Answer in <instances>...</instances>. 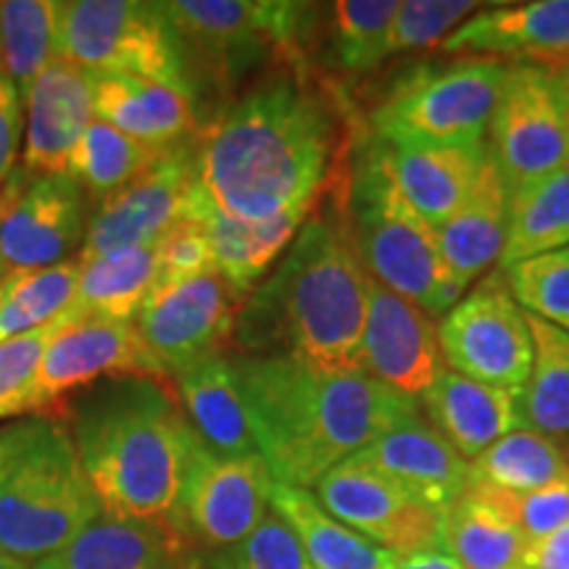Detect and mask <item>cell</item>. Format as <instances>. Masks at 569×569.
Returning a JSON list of instances; mask_svg holds the SVG:
<instances>
[{
  "label": "cell",
  "instance_id": "1",
  "mask_svg": "<svg viewBox=\"0 0 569 569\" xmlns=\"http://www.w3.org/2000/svg\"><path fill=\"white\" fill-rule=\"evenodd\" d=\"M338 151L332 103L298 74H274L227 106L196 140L198 184L219 211L261 222L315 209Z\"/></svg>",
  "mask_w": 569,
  "mask_h": 569
},
{
  "label": "cell",
  "instance_id": "2",
  "mask_svg": "<svg viewBox=\"0 0 569 569\" xmlns=\"http://www.w3.org/2000/svg\"><path fill=\"white\" fill-rule=\"evenodd\" d=\"M372 277L356 251L346 201L306 219L272 274L240 306L232 346L248 359L296 356L361 372Z\"/></svg>",
  "mask_w": 569,
  "mask_h": 569
},
{
  "label": "cell",
  "instance_id": "3",
  "mask_svg": "<svg viewBox=\"0 0 569 569\" xmlns=\"http://www.w3.org/2000/svg\"><path fill=\"white\" fill-rule=\"evenodd\" d=\"M259 457L274 482L315 488L375 438L419 415V401L365 372L325 369L296 356L234 359Z\"/></svg>",
  "mask_w": 569,
  "mask_h": 569
},
{
  "label": "cell",
  "instance_id": "4",
  "mask_svg": "<svg viewBox=\"0 0 569 569\" xmlns=\"http://www.w3.org/2000/svg\"><path fill=\"white\" fill-rule=\"evenodd\" d=\"M63 427L106 515L169 522L203 440L167 382H92L67 398Z\"/></svg>",
  "mask_w": 569,
  "mask_h": 569
},
{
  "label": "cell",
  "instance_id": "5",
  "mask_svg": "<svg viewBox=\"0 0 569 569\" xmlns=\"http://www.w3.org/2000/svg\"><path fill=\"white\" fill-rule=\"evenodd\" d=\"M346 213L361 264L375 282L432 319H443L461 301L465 290L448 274L438 230L401 196L375 142L356 167Z\"/></svg>",
  "mask_w": 569,
  "mask_h": 569
},
{
  "label": "cell",
  "instance_id": "6",
  "mask_svg": "<svg viewBox=\"0 0 569 569\" xmlns=\"http://www.w3.org/2000/svg\"><path fill=\"white\" fill-rule=\"evenodd\" d=\"M101 511L67 427L42 419L32 446L0 488V553L38 565Z\"/></svg>",
  "mask_w": 569,
  "mask_h": 569
},
{
  "label": "cell",
  "instance_id": "7",
  "mask_svg": "<svg viewBox=\"0 0 569 569\" xmlns=\"http://www.w3.org/2000/svg\"><path fill=\"white\" fill-rule=\"evenodd\" d=\"M59 59L90 74H124L172 84L198 98V80L163 3L71 0L61 3Z\"/></svg>",
  "mask_w": 569,
  "mask_h": 569
},
{
  "label": "cell",
  "instance_id": "8",
  "mask_svg": "<svg viewBox=\"0 0 569 569\" xmlns=\"http://www.w3.org/2000/svg\"><path fill=\"white\" fill-rule=\"evenodd\" d=\"M507 69L509 63L498 59H461L403 77L369 113L375 140L482 142Z\"/></svg>",
  "mask_w": 569,
  "mask_h": 569
},
{
  "label": "cell",
  "instance_id": "9",
  "mask_svg": "<svg viewBox=\"0 0 569 569\" xmlns=\"http://www.w3.org/2000/svg\"><path fill=\"white\" fill-rule=\"evenodd\" d=\"M190 67L232 88L269 56L296 46L311 6L277 0H172L163 3Z\"/></svg>",
  "mask_w": 569,
  "mask_h": 569
},
{
  "label": "cell",
  "instance_id": "10",
  "mask_svg": "<svg viewBox=\"0 0 569 569\" xmlns=\"http://www.w3.org/2000/svg\"><path fill=\"white\" fill-rule=\"evenodd\" d=\"M488 138L490 156L511 193L569 163L567 63H509Z\"/></svg>",
  "mask_w": 569,
  "mask_h": 569
},
{
  "label": "cell",
  "instance_id": "11",
  "mask_svg": "<svg viewBox=\"0 0 569 569\" xmlns=\"http://www.w3.org/2000/svg\"><path fill=\"white\" fill-rule=\"evenodd\" d=\"M438 340L451 372L522 393L532 365V332L528 311L511 296L501 269L440 319Z\"/></svg>",
  "mask_w": 569,
  "mask_h": 569
},
{
  "label": "cell",
  "instance_id": "12",
  "mask_svg": "<svg viewBox=\"0 0 569 569\" xmlns=\"http://www.w3.org/2000/svg\"><path fill=\"white\" fill-rule=\"evenodd\" d=\"M243 298L213 269L193 280L153 288L132 319L142 351L159 380L177 377L232 343Z\"/></svg>",
  "mask_w": 569,
  "mask_h": 569
},
{
  "label": "cell",
  "instance_id": "13",
  "mask_svg": "<svg viewBox=\"0 0 569 569\" xmlns=\"http://www.w3.org/2000/svg\"><path fill=\"white\" fill-rule=\"evenodd\" d=\"M272 486V472L259 453L217 457L203 446L190 467L169 525L198 557L230 549L269 515Z\"/></svg>",
  "mask_w": 569,
  "mask_h": 569
},
{
  "label": "cell",
  "instance_id": "14",
  "mask_svg": "<svg viewBox=\"0 0 569 569\" xmlns=\"http://www.w3.org/2000/svg\"><path fill=\"white\" fill-rule=\"evenodd\" d=\"M198 190L196 140L172 146L151 169L134 177L92 213L77 261L132 246H156L172 227L188 222Z\"/></svg>",
  "mask_w": 569,
  "mask_h": 569
},
{
  "label": "cell",
  "instance_id": "15",
  "mask_svg": "<svg viewBox=\"0 0 569 569\" xmlns=\"http://www.w3.org/2000/svg\"><path fill=\"white\" fill-rule=\"evenodd\" d=\"M315 496L338 522L398 557L438 549V511L356 457L330 469L315 486Z\"/></svg>",
  "mask_w": 569,
  "mask_h": 569
},
{
  "label": "cell",
  "instance_id": "16",
  "mask_svg": "<svg viewBox=\"0 0 569 569\" xmlns=\"http://www.w3.org/2000/svg\"><path fill=\"white\" fill-rule=\"evenodd\" d=\"M443 369L436 319L372 280L361 372L396 390L398 396L419 401Z\"/></svg>",
  "mask_w": 569,
  "mask_h": 569
},
{
  "label": "cell",
  "instance_id": "17",
  "mask_svg": "<svg viewBox=\"0 0 569 569\" xmlns=\"http://www.w3.org/2000/svg\"><path fill=\"white\" fill-rule=\"evenodd\" d=\"M124 375L156 377L134 325L77 317L71 311L69 322L56 332L42 356L38 380H34L32 411L51 407L59 398H69L101 377L106 380V377Z\"/></svg>",
  "mask_w": 569,
  "mask_h": 569
},
{
  "label": "cell",
  "instance_id": "18",
  "mask_svg": "<svg viewBox=\"0 0 569 569\" xmlns=\"http://www.w3.org/2000/svg\"><path fill=\"white\" fill-rule=\"evenodd\" d=\"M82 188L69 174H32L0 227L9 269H48L84 243Z\"/></svg>",
  "mask_w": 569,
  "mask_h": 569
},
{
  "label": "cell",
  "instance_id": "19",
  "mask_svg": "<svg viewBox=\"0 0 569 569\" xmlns=\"http://www.w3.org/2000/svg\"><path fill=\"white\" fill-rule=\"evenodd\" d=\"M419 503L443 515L469 490V465L422 417H409L353 453Z\"/></svg>",
  "mask_w": 569,
  "mask_h": 569
},
{
  "label": "cell",
  "instance_id": "20",
  "mask_svg": "<svg viewBox=\"0 0 569 569\" xmlns=\"http://www.w3.org/2000/svg\"><path fill=\"white\" fill-rule=\"evenodd\" d=\"M375 148L401 196L436 230L467 201L490 161L486 140L467 146L375 140Z\"/></svg>",
  "mask_w": 569,
  "mask_h": 569
},
{
  "label": "cell",
  "instance_id": "21",
  "mask_svg": "<svg viewBox=\"0 0 569 569\" xmlns=\"http://www.w3.org/2000/svg\"><path fill=\"white\" fill-rule=\"evenodd\" d=\"M24 113L21 167L30 174H67L71 151L96 122L92 74L56 59L27 92Z\"/></svg>",
  "mask_w": 569,
  "mask_h": 569
},
{
  "label": "cell",
  "instance_id": "22",
  "mask_svg": "<svg viewBox=\"0 0 569 569\" xmlns=\"http://www.w3.org/2000/svg\"><path fill=\"white\" fill-rule=\"evenodd\" d=\"M469 59L569 61V0L488 6L440 46Z\"/></svg>",
  "mask_w": 569,
  "mask_h": 569
},
{
  "label": "cell",
  "instance_id": "23",
  "mask_svg": "<svg viewBox=\"0 0 569 569\" xmlns=\"http://www.w3.org/2000/svg\"><path fill=\"white\" fill-rule=\"evenodd\" d=\"M311 211L315 209L284 211L272 219L248 222V219L219 211L198 184L188 219L203 227L211 243L213 269L222 274V280L234 290V296L246 301L248 293L261 282V277L282 259V253L293 243Z\"/></svg>",
  "mask_w": 569,
  "mask_h": 569
},
{
  "label": "cell",
  "instance_id": "24",
  "mask_svg": "<svg viewBox=\"0 0 569 569\" xmlns=\"http://www.w3.org/2000/svg\"><path fill=\"white\" fill-rule=\"evenodd\" d=\"M422 407L427 422L472 461L496 440L525 427L519 390L488 386L448 367L422 396Z\"/></svg>",
  "mask_w": 569,
  "mask_h": 569
},
{
  "label": "cell",
  "instance_id": "25",
  "mask_svg": "<svg viewBox=\"0 0 569 569\" xmlns=\"http://www.w3.org/2000/svg\"><path fill=\"white\" fill-rule=\"evenodd\" d=\"M198 553L169 522L113 517L101 511L63 549L32 569H167Z\"/></svg>",
  "mask_w": 569,
  "mask_h": 569
},
{
  "label": "cell",
  "instance_id": "26",
  "mask_svg": "<svg viewBox=\"0 0 569 569\" xmlns=\"http://www.w3.org/2000/svg\"><path fill=\"white\" fill-rule=\"evenodd\" d=\"M96 119L151 148L188 142L198 130V98L140 77L92 74Z\"/></svg>",
  "mask_w": 569,
  "mask_h": 569
},
{
  "label": "cell",
  "instance_id": "27",
  "mask_svg": "<svg viewBox=\"0 0 569 569\" xmlns=\"http://www.w3.org/2000/svg\"><path fill=\"white\" fill-rule=\"evenodd\" d=\"M174 396L196 436L217 457H256L234 356L211 353L174 377Z\"/></svg>",
  "mask_w": 569,
  "mask_h": 569
},
{
  "label": "cell",
  "instance_id": "28",
  "mask_svg": "<svg viewBox=\"0 0 569 569\" xmlns=\"http://www.w3.org/2000/svg\"><path fill=\"white\" fill-rule=\"evenodd\" d=\"M509 206L511 190L490 156L467 201L438 227L440 256L461 290L501 261L509 234Z\"/></svg>",
  "mask_w": 569,
  "mask_h": 569
},
{
  "label": "cell",
  "instance_id": "29",
  "mask_svg": "<svg viewBox=\"0 0 569 569\" xmlns=\"http://www.w3.org/2000/svg\"><path fill=\"white\" fill-rule=\"evenodd\" d=\"M272 509L296 532L315 569H393L398 553L338 522L311 490L274 482Z\"/></svg>",
  "mask_w": 569,
  "mask_h": 569
},
{
  "label": "cell",
  "instance_id": "30",
  "mask_svg": "<svg viewBox=\"0 0 569 569\" xmlns=\"http://www.w3.org/2000/svg\"><path fill=\"white\" fill-rule=\"evenodd\" d=\"M159 280L156 246H132L82 261L69 309L77 317L132 322Z\"/></svg>",
  "mask_w": 569,
  "mask_h": 569
},
{
  "label": "cell",
  "instance_id": "31",
  "mask_svg": "<svg viewBox=\"0 0 569 569\" xmlns=\"http://www.w3.org/2000/svg\"><path fill=\"white\" fill-rule=\"evenodd\" d=\"M525 546L517 525L475 488L440 515L438 549L465 569H519Z\"/></svg>",
  "mask_w": 569,
  "mask_h": 569
},
{
  "label": "cell",
  "instance_id": "32",
  "mask_svg": "<svg viewBox=\"0 0 569 569\" xmlns=\"http://www.w3.org/2000/svg\"><path fill=\"white\" fill-rule=\"evenodd\" d=\"M569 248V163L511 193L501 269Z\"/></svg>",
  "mask_w": 569,
  "mask_h": 569
},
{
  "label": "cell",
  "instance_id": "33",
  "mask_svg": "<svg viewBox=\"0 0 569 569\" xmlns=\"http://www.w3.org/2000/svg\"><path fill=\"white\" fill-rule=\"evenodd\" d=\"M59 0H3L0 3V74L21 98L59 59Z\"/></svg>",
  "mask_w": 569,
  "mask_h": 569
},
{
  "label": "cell",
  "instance_id": "34",
  "mask_svg": "<svg viewBox=\"0 0 569 569\" xmlns=\"http://www.w3.org/2000/svg\"><path fill=\"white\" fill-rule=\"evenodd\" d=\"M532 365L522 388V419L553 440L569 438V332L528 315Z\"/></svg>",
  "mask_w": 569,
  "mask_h": 569
},
{
  "label": "cell",
  "instance_id": "35",
  "mask_svg": "<svg viewBox=\"0 0 569 569\" xmlns=\"http://www.w3.org/2000/svg\"><path fill=\"white\" fill-rule=\"evenodd\" d=\"M565 478H569L565 448L528 425L496 440L469 465V480L472 482L515 490V493L551 486V482Z\"/></svg>",
  "mask_w": 569,
  "mask_h": 569
},
{
  "label": "cell",
  "instance_id": "36",
  "mask_svg": "<svg viewBox=\"0 0 569 569\" xmlns=\"http://www.w3.org/2000/svg\"><path fill=\"white\" fill-rule=\"evenodd\" d=\"M167 151L169 148H151L96 119L71 151L67 174L90 196L106 201L151 169Z\"/></svg>",
  "mask_w": 569,
  "mask_h": 569
},
{
  "label": "cell",
  "instance_id": "37",
  "mask_svg": "<svg viewBox=\"0 0 569 569\" xmlns=\"http://www.w3.org/2000/svg\"><path fill=\"white\" fill-rule=\"evenodd\" d=\"M80 261L69 259L48 269H11L0 293V343L53 322L74 301Z\"/></svg>",
  "mask_w": 569,
  "mask_h": 569
},
{
  "label": "cell",
  "instance_id": "38",
  "mask_svg": "<svg viewBox=\"0 0 569 569\" xmlns=\"http://www.w3.org/2000/svg\"><path fill=\"white\" fill-rule=\"evenodd\" d=\"M398 0H338L330 6V42L338 67L367 74L388 61Z\"/></svg>",
  "mask_w": 569,
  "mask_h": 569
},
{
  "label": "cell",
  "instance_id": "39",
  "mask_svg": "<svg viewBox=\"0 0 569 569\" xmlns=\"http://www.w3.org/2000/svg\"><path fill=\"white\" fill-rule=\"evenodd\" d=\"M501 272L528 315L569 332V248L519 261Z\"/></svg>",
  "mask_w": 569,
  "mask_h": 569
},
{
  "label": "cell",
  "instance_id": "40",
  "mask_svg": "<svg viewBox=\"0 0 569 569\" xmlns=\"http://www.w3.org/2000/svg\"><path fill=\"white\" fill-rule=\"evenodd\" d=\"M201 569H315L288 522L269 509L261 525L230 549L201 553Z\"/></svg>",
  "mask_w": 569,
  "mask_h": 569
},
{
  "label": "cell",
  "instance_id": "41",
  "mask_svg": "<svg viewBox=\"0 0 569 569\" xmlns=\"http://www.w3.org/2000/svg\"><path fill=\"white\" fill-rule=\"evenodd\" d=\"M488 6L490 3H475V0H401V9L390 27L388 59L430 46L440 48L467 19Z\"/></svg>",
  "mask_w": 569,
  "mask_h": 569
},
{
  "label": "cell",
  "instance_id": "42",
  "mask_svg": "<svg viewBox=\"0 0 569 569\" xmlns=\"http://www.w3.org/2000/svg\"><path fill=\"white\" fill-rule=\"evenodd\" d=\"M69 317L71 311L67 309L53 322L0 343V419L32 411L34 380H38L42 356L56 332L69 322Z\"/></svg>",
  "mask_w": 569,
  "mask_h": 569
},
{
  "label": "cell",
  "instance_id": "43",
  "mask_svg": "<svg viewBox=\"0 0 569 569\" xmlns=\"http://www.w3.org/2000/svg\"><path fill=\"white\" fill-rule=\"evenodd\" d=\"M469 488L486 496L503 517L511 519L528 543L569 525V478L522 493L482 486V482H472Z\"/></svg>",
  "mask_w": 569,
  "mask_h": 569
},
{
  "label": "cell",
  "instance_id": "44",
  "mask_svg": "<svg viewBox=\"0 0 569 569\" xmlns=\"http://www.w3.org/2000/svg\"><path fill=\"white\" fill-rule=\"evenodd\" d=\"M156 256H159V280H156V288L213 272L211 243L206 238L203 227L193 222V219L180 222L163 234L159 243H156Z\"/></svg>",
  "mask_w": 569,
  "mask_h": 569
},
{
  "label": "cell",
  "instance_id": "45",
  "mask_svg": "<svg viewBox=\"0 0 569 569\" xmlns=\"http://www.w3.org/2000/svg\"><path fill=\"white\" fill-rule=\"evenodd\" d=\"M24 98L9 77L0 74V184L17 169L19 146L24 140Z\"/></svg>",
  "mask_w": 569,
  "mask_h": 569
},
{
  "label": "cell",
  "instance_id": "46",
  "mask_svg": "<svg viewBox=\"0 0 569 569\" xmlns=\"http://www.w3.org/2000/svg\"><path fill=\"white\" fill-rule=\"evenodd\" d=\"M519 569H569V525L530 540L519 559Z\"/></svg>",
  "mask_w": 569,
  "mask_h": 569
},
{
  "label": "cell",
  "instance_id": "47",
  "mask_svg": "<svg viewBox=\"0 0 569 569\" xmlns=\"http://www.w3.org/2000/svg\"><path fill=\"white\" fill-rule=\"evenodd\" d=\"M40 422L42 419H27V422L0 427V488L11 478V472L27 453V448L32 446Z\"/></svg>",
  "mask_w": 569,
  "mask_h": 569
},
{
  "label": "cell",
  "instance_id": "48",
  "mask_svg": "<svg viewBox=\"0 0 569 569\" xmlns=\"http://www.w3.org/2000/svg\"><path fill=\"white\" fill-rule=\"evenodd\" d=\"M393 569H465L443 549H425L398 557Z\"/></svg>",
  "mask_w": 569,
  "mask_h": 569
},
{
  "label": "cell",
  "instance_id": "49",
  "mask_svg": "<svg viewBox=\"0 0 569 569\" xmlns=\"http://www.w3.org/2000/svg\"><path fill=\"white\" fill-rule=\"evenodd\" d=\"M30 172H27L24 167L13 169V174L6 180L3 184H0V227H3L6 217H9L11 206L17 203V198L21 196V190H24V184L30 182Z\"/></svg>",
  "mask_w": 569,
  "mask_h": 569
},
{
  "label": "cell",
  "instance_id": "50",
  "mask_svg": "<svg viewBox=\"0 0 569 569\" xmlns=\"http://www.w3.org/2000/svg\"><path fill=\"white\" fill-rule=\"evenodd\" d=\"M0 569H32V567L21 565L19 559H11V557H6V553H0Z\"/></svg>",
  "mask_w": 569,
  "mask_h": 569
},
{
  "label": "cell",
  "instance_id": "51",
  "mask_svg": "<svg viewBox=\"0 0 569 569\" xmlns=\"http://www.w3.org/2000/svg\"><path fill=\"white\" fill-rule=\"evenodd\" d=\"M167 569H201V561H198V557H193V559H184V561H180V565L167 567Z\"/></svg>",
  "mask_w": 569,
  "mask_h": 569
},
{
  "label": "cell",
  "instance_id": "52",
  "mask_svg": "<svg viewBox=\"0 0 569 569\" xmlns=\"http://www.w3.org/2000/svg\"><path fill=\"white\" fill-rule=\"evenodd\" d=\"M9 272H11L9 264H6V261H3V256H0V282H3L6 277H9Z\"/></svg>",
  "mask_w": 569,
  "mask_h": 569
},
{
  "label": "cell",
  "instance_id": "53",
  "mask_svg": "<svg viewBox=\"0 0 569 569\" xmlns=\"http://www.w3.org/2000/svg\"><path fill=\"white\" fill-rule=\"evenodd\" d=\"M0 293H3V282H0Z\"/></svg>",
  "mask_w": 569,
  "mask_h": 569
}]
</instances>
